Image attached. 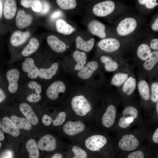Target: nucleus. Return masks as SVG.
<instances>
[{
  "label": "nucleus",
  "mask_w": 158,
  "mask_h": 158,
  "mask_svg": "<svg viewBox=\"0 0 158 158\" xmlns=\"http://www.w3.org/2000/svg\"><path fill=\"white\" fill-rule=\"evenodd\" d=\"M71 108L75 114L80 116H84L92 110V105L83 95L74 96L71 101Z\"/></svg>",
  "instance_id": "f257e3e1"
},
{
  "label": "nucleus",
  "mask_w": 158,
  "mask_h": 158,
  "mask_svg": "<svg viewBox=\"0 0 158 158\" xmlns=\"http://www.w3.org/2000/svg\"><path fill=\"white\" fill-rule=\"evenodd\" d=\"M137 25L136 20L132 17H127L121 20L118 24L116 31L120 36H126L131 34L135 29Z\"/></svg>",
  "instance_id": "f03ea898"
},
{
  "label": "nucleus",
  "mask_w": 158,
  "mask_h": 158,
  "mask_svg": "<svg viewBox=\"0 0 158 158\" xmlns=\"http://www.w3.org/2000/svg\"><path fill=\"white\" fill-rule=\"evenodd\" d=\"M115 8V4L113 1L107 0L96 4L93 8L92 11L95 16L103 17L112 13Z\"/></svg>",
  "instance_id": "7ed1b4c3"
},
{
  "label": "nucleus",
  "mask_w": 158,
  "mask_h": 158,
  "mask_svg": "<svg viewBox=\"0 0 158 158\" xmlns=\"http://www.w3.org/2000/svg\"><path fill=\"white\" fill-rule=\"evenodd\" d=\"M107 142V139L105 136L95 135L88 137L85 141V144L86 148L89 150L98 151L106 144Z\"/></svg>",
  "instance_id": "20e7f679"
},
{
  "label": "nucleus",
  "mask_w": 158,
  "mask_h": 158,
  "mask_svg": "<svg viewBox=\"0 0 158 158\" xmlns=\"http://www.w3.org/2000/svg\"><path fill=\"white\" fill-rule=\"evenodd\" d=\"M66 86L61 80H57L52 83L48 87L46 91L47 97L52 100H56L60 93H64L66 91Z\"/></svg>",
  "instance_id": "39448f33"
},
{
  "label": "nucleus",
  "mask_w": 158,
  "mask_h": 158,
  "mask_svg": "<svg viewBox=\"0 0 158 158\" xmlns=\"http://www.w3.org/2000/svg\"><path fill=\"white\" fill-rule=\"evenodd\" d=\"M139 145L137 138L131 134H126L123 135L118 143L119 147L125 151H130L136 149Z\"/></svg>",
  "instance_id": "423d86ee"
},
{
  "label": "nucleus",
  "mask_w": 158,
  "mask_h": 158,
  "mask_svg": "<svg viewBox=\"0 0 158 158\" xmlns=\"http://www.w3.org/2000/svg\"><path fill=\"white\" fill-rule=\"evenodd\" d=\"M85 128L84 124L80 120L77 121H69L63 126V130L67 135L73 136L83 131Z\"/></svg>",
  "instance_id": "0eeeda50"
},
{
  "label": "nucleus",
  "mask_w": 158,
  "mask_h": 158,
  "mask_svg": "<svg viewBox=\"0 0 158 158\" xmlns=\"http://www.w3.org/2000/svg\"><path fill=\"white\" fill-rule=\"evenodd\" d=\"M98 45L101 50L107 52L111 53L118 49L120 43L117 39L111 37L102 39L99 41Z\"/></svg>",
  "instance_id": "6e6552de"
},
{
  "label": "nucleus",
  "mask_w": 158,
  "mask_h": 158,
  "mask_svg": "<svg viewBox=\"0 0 158 158\" xmlns=\"http://www.w3.org/2000/svg\"><path fill=\"white\" fill-rule=\"evenodd\" d=\"M37 145L39 149L41 150L51 151L56 149V142L53 136L47 134L40 139Z\"/></svg>",
  "instance_id": "1a4fd4ad"
},
{
  "label": "nucleus",
  "mask_w": 158,
  "mask_h": 158,
  "mask_svg": "<svg viewBox=\"0 0 158 158\" xmlns=\"http://www.w3.org/2000/svg\"><path fill=\"white\" fill-rule=\"evenodd\" d=\"M19 75L18 71L15 68L10 69L7 72L6 77L8 82V90L10 92L14 93L17 90Z\"/></svg>",
  "instance_id": "9d476101"
},
{
  "label": "nucleus",
  "mask_w": 158,
  "mask_h": 158,
  "mask_svg": "<svg viewBox=\"0 0 158 158\" xmlns=\"http://www.w3.org/2000/svg\"><path fill=\"white\" fill-rule=\"evenodd\" d=\"M87 27L88 30L92 35L103 39L106 37L105 26L101 22L96 20H92L88 24Z\"/></svg>",
  "instance_id": "9b49d317"
},
{
  "label": "nucleus",
  "mask_w": 158,
  "mask_h": 158,
  "mask_svg": "<svg viewBox=\"0 0 158 158\" xmlns=\"http://www.w3.org/2000/svg\"><path fill=\"white\" fill-rule=\"evenodd\" d=\"M23 71L28 73V76L31 79L36 78L38 76L39 69L35 66L34 60L30 57L26 58L22 63Z\"/></svg>",
  "instance_id": "f8f14e48"
},
{
  "label": "nucleus",
  "mask_w": 158,
  "mask_h": 158,
  "mask_svg": "<svg viewBox=\"0 0 158 158\" xmlns=\"http://www.w3.org/2000/svg\"><path fill=\"white\" fill-rule=\"evenodd\" d=\"M116 109L113 105H109L103 114L102 122L103 126L107 128H109L114 124L116 117Z\"/></svg>",
  "instance_id": "ddd939ff"
},
{
  "label": "nucleus",
  "mask_w": 158,
  "mask_h": 158,
  "mask_svg": "<svg viewBox=\"0 0 158 158\" xmlns=\"http://www.w3.org/2000/svg\"><path fill=\"white\" fill-rule=\"evenodd\" d=\"M20 110L24 116L33 125L38 122V118L31 107L28 104L22 103L19 106Z\"/></svg>",
  "instance_id": "4468645a"
},
{
  "label": "nucleus",
  "mask_w": 158,
  "mask_h": 158,
  "mask_svg": "<svg viewBox=\"0 0 158 158\" xmlns=\"http://www.w3.org/2000/svg\"><path fill=\"white\" fill-rule=\"evenodd\" d=\"M1 124V128L4 132L14 137H18L20 133L19 129L10 118L7 116L4 117L2 120Z\"/></svg>",
  "instance_id": "2eb2a0df"
},
{
  "label": "nucleus",
  "mask_w": 158,
  "mask_h": 158,
  "mask_svg": "<svg viewBox=\"0 0 158 158\" xmlns=\"http://www.w3.org/2000/svg\"><path fill=\"white\" fill-rule=\"evenodd\" d=\"M98 67V63L95 61L88 62L77 73L78 76L83 80L89 79Z\"/></svg>",
  "instance_id": "dca6fc26"
},
{
  "label": "nucleus",
  "mask_w": 158,
  "mask_h": 158,
  "mask_svg": "<svg viewBox=\"0 0 158 158\" xmlns=\"http://www.w3.org/2000/svg\"><path fill=\"white\" fill-rule=\"evenodd\" d=\"M32 20L31 15L26 14L24 11L20 10L18 11L16 16V25L18 28L23 29L29 25Z\"/></svg>",
  "instance_id": "f3484780"
},
{
  "label": "nucleus",
  "mask_w": 158,
  "mask_h": 158,
  "mask_svg": "<svg viewBox=\"0 0 158 158\" xmlns=\"http://www.w3.org/2000/svg\"><path fill=\"white\" fill-rule=\"evenodd\" d=\"M47 40L48 44L52 50L56 52H63L66 49V46L65 43L55 36L51 35L48 36Z\"/></svg>",
  "instance_id": "a211bd4d"
},
{
  "label": "nucleus",
  "mask_w": 158,
  "mask_h": 158,
  "mask_svg": "<svg viewBox=\"0 0 158 158\" xmlns=\"http://www.w3.org/2000/svg\"><path fill=\"white\" fill-rule=\"evenodd\" d=\"M30 33L28 31L22 32L19 30L14 32L10 39V42L13 46H18L24 43L30 37Z\"/></svg>",
  "instance_id": "6ab92c4d"
},
{
  "label": "nucleus",
  "mask_w": 158,
  "mask_h": 158,
  "mask_svg": "<svg viewBox=\"0 0 158 158\" xmlns=\"http://www.w3.org/2000/svg\"><path fill=\"white\" fill-rule=\"evenodd\" d=\"M58 68V63L55 62L53 63L48 68H40L39 69L38 76L42 79H50L56 74Z\"/></svg>",
  "instance_id": "aec40b11"
},
{
  "label": "nucleus",
  "mask_w": 158,
  "mask_h": 158,
  "mask_svg": "<svg viewBox=\"0 0 158 158\" xmlns=\"http://www.w3.org/2000/svg\"><path fill=\"white\" fill-rule=\"evenodd\" d=\"M16 9V4L15 0H6L4 9L5 18L8 19L13 18L15 15Z\"/></svg>",
  "instance_id": "412c9836"
},
{
  "label": "nucleus",
  "mask_w": 158,
  "mask_h": 158,
  "mask_svg": "<svg viewBox=\"0 0 158 158\" xmlns=\"http://www.w3.org/2000/svg\"><path fill=\"white\" fill-rule=\"evenodd\" d=\"M95 42V39L92 38L88 40L84 41L80 36H77L75 39L76 47L85 52H89L92 49Z\"/></svg>",
  "instance_id": "4be33fe9"
},
{
  "label": "nucleus",
  "mask_w": 158,
  "mask_h": 158,
  "mask_svg": "<svg viewBox=\"0 0 158 158\" xmlns=\"http://www.w3.org/2000/svg\"><path fill=\"white\" fill-rule=\"evenodd\" d=\"M73 56L77 63L74 69L76 71H79L85 65L87 60L86 55L84 52L76 50L73 53Z\"/></svg>",
  "instance_id": "5701e85b"
},
{
  "label": "nucleus",
  "mask_w": 158,
  "mask_h": 158,
  "mask_svg": "<svg viewBox=\"0 0 158 158\" xmlns=\"http://www.w3.org/2000/svg\"><path fill=\"white\" fill-rule=\"evenodd\" d=\"M10 118L19 129L29 130L32 128L31 124L26 118L13 115Z\"/></svg>",
  "instance_id": "b1692460"
},
{
  "label": "nucleus",
  "mask_w": 158,
  "mask_h": 158,
  "mask_svg": "<svg viewBox=\"0 0 158 158\" xmlns=\"http://www.w3.org/2000/svg\"><path fill=\"white\" fill-rule=\"evenodd\" d=\"M56 27L58 32L65 35L71 34L74 30L71 25L62 19H59L56 21Z\"/></svg>",
  "instance_id": "393cba45"
},
{
  "label": "nucleus",
  "mask_w": 158,
  "mask_h": 158,
  "mask_svg": "<svg viewBox=\"0 0 158 158\" xmlns=\"http://www.w3.org/2000/svg\"><path fill=\"white\" fill-rule=\"evenodd\" d=\"M101 61L104 64L105 70L107 72H112L116 70L118 67L117 63L113 60L110 56H102L100 58Z\"/></svg>",
  "instance_id": "a878e982"
},
{
  "label": "nucleus",
  "mask_w": 158,
  "mask_h": 158,
  "mask_svg": "<svg viewBox=\"0 0 158 158\" xmlns=\"http://www.w3.org/2000/svg\"><path fill=\"white\" fill-rule=\"evenodd\" d=\"M26 147L29 154V158H39V152L35 140L30 139L27 142Z\"/></svg>",
  "instance_id": "bb28decb"
},
{
  "label": "nucleus",
  "mask_w": 158,
  "mask_h": 158,
  "mask_svg": "<svg viewBox=\"0 0 158 158\" xmlns=\"http://www.w3.org/2000/svg\"><path fill=\"white\" fill-rule=\"evenodd\" d=\"M139 94L143 99L148 101L150 98L149 87L148 83L145 80L140 81L138 85Z\"/></svg>",
  "instance_id": "cd10ccee"
},
{
  "label": "nucleus",
  "mask_w": 158,
  "mask_h": 158,
  "mask_svg": "<svg viewBox=\"0 0 158 158\" xmlns=\"http://www.w3.org/2000/svg\"><path fill=\"white\" fill-rule=\"evenodd\" d=\"M39 46V42L37 39L35 38H32L30 40L28 45L22 51V55L27 56L30 55L38 49Z\"/></svg>",
  "instance_id": "c85d7f7f"
},
{
  "label": "nucleus",
  "mask_w": 158,
  "mask_h": 158,
  "mask_svg": "<svg viewBox=\"0 0 158 158\" xmlns=\"http://www.w3.org/2000/svg\"><path fill=\"white\" fill-rule=\"evenodd\" d=\"M152 52L151 48L148 44L142 43L138 47L137 54L138 58L145 61L148 59Z\"/></svg>",
  "instance_id": "c756f323"
},
{
  "label": "nucleus",
  "mask_w": 158,
  "mask_h": 158,
  "mask_svg": "<svg viewBox=\"0 0 158 158\" xmlns=\"http://www.w3.org/2000/svg\"><path fill=\"white\" fill-rule=\"evenodd\" d=\"M136 85V79L132 77H129L124 83L122 87V91L127 95H130L135 91Z\"/></svg>",
  "instance_id": "7c9ffc66"
},
{
  "label": "nucleus",
  "mask_w": 158,
  "mask_h": 158,
  "mask_svg": "<svg viewBox=\"0 0 158 158\" xmlns=\"http://www.w3.org/2000/svg\"><path fill=\"white\" fill-rule=\"evenodd\" d=\"M157 62L158 51H154L152 52L148 59L145 61L143 64V66L146 70L150 71Z\"/></svg>",
  "instance_id": "2f4dec72"
},
{
  "label": "nucleus",
  "mask_w": 158,
  "mask_h": 158,
  "mask_svg": "<svg viewBox=\"0 0 158 158\" xmlns=\"http://www.w3.org/2000/svg\"><path fill=\"white\" fill-rule=\"evenodd\" d=\"M128 78V75L127 73H118L113 76L111 83L114 86H119L124 83Z\"/></svg>",
  "instance_id": "473e14b6"
},
{
  "label": "nucleus",
  "mask_w": 158,
  "mask_h": 158,
  "mask_svg": "<svg viewBox=\"0 0 158 158\" xmlns=\"http://www.w3.org/2000/svg\"><path fill=\"white\" fill-rule=\"evenodd\" d=\"M57 4L61 8L68 10L74 8L76 6L75 0H57Z\"/></svg>",
  "instance_id": "72a5a7b5"
},
{
  "label": "nucleus",
  "mask_w": 158,
  "mask_h": 158,
  "mask_svg": "<svg viewBox=\"0 0 158 158\" xmlns=\"http://www.w3.org/2000/svg\"><path fill=\"white\" fill-rule=\"evenodd\" d=\"M124 116L126 118L128 117H132L134 119L136 118L138 115V111L134 107L130 106L126 107L123 111Z\"/></svg>",
  "instance_id": "f704fd0d"
},
{
  "label": "nucleus",
  "mask_w": 158,
  "mask_h": 158,
  "mask_svg": "<svg viewBox=\"0 0 158 158\" xmlns=\"http://www.w3.org/2000/svg\"><path fill=\"white\" fill-rule=\"evenodd\" d=\"M74 153V157L77 158H87V154L86 152L80 147L77 146H73L72 149Z\"/></svg>",
  "instance_id": "c9c22d12"
},
{
  "label": "nucleus",
  "mask_w": 158,
  "mask_h": 158,
  "mask_svg": "<svg viewBox=\"0 0 158 158\" xmlns=\"http://www.w3.org/2000/svg\"><path fill=\"white\" fill-rule=\"evenodd\" d=\"M150 98L153 102L158 101V83L157 82H154L151 85Z\"/></svg>",
  "instance_id": "e433bc0d"
},
{
  "label": "nucleus",
  "mask_w": 158,
  "mask_h": 158,
  "mask_svg": "<svg viewBox=\"0 0 158 158\" xmlns=\"http://www.w3.org/2000/svg\"><path fill=\"white\" fill-rule=\"evenodd\" d=\"M66 115L65 112L61 111L57 115L55 119L53 120V124L54 126H58L62 125L65 121Z\"/></svg>",
  "instance_id": "4c0bfd02"
},
{
  "label": "nucleus",
  "mask_w": 158,
  "mask_h": 158,
  "mask_svg": "<svg viewBox=\"0 0 158 158\" xmlns=\"http://www.w3.org/2000/svg\"><path fill=\"white\" fill-rule=\"evenodd\" d=\"M138 2L141 5H145V7L148 9H152L158 5L156 0H139Z\"/></svg>",
  "instance_id": "58836bf2"
},
{
  "label": "nucleus",
  "mask_w": 158,
  "mask_h": 158,
  "mask_svg": "<svg viewBox=\"0 0 158 158\" xmlns=\"http://www.w3.org/2000/svg\"><path fill=\"white\" fill-rule=\"evenodd\" d=\"M28 86L30 89L34 90L35 93L39 94L41 93L42 90V87L36 82L35 81L30 82L28 84Z\"/></svg>",
  "instance_id": "ea45409f"
},
{
  "label": "nucleus",
  "mask_w": 158,
  "mask_h": 158,
  "mask_svg": "<svg viewBox=\"0 0 158 158\" xmlns=\"http://www.w3.org/2000/svg\"><path fill=\"white\" fill-rule=\"evenodd\" d=\"M41 97L40 94L32 92L28 95L26 97L27 100L31 102H35L39 101Z\"/></svg>",
  "instance_id": "a19ab883"
},
{
  "label": "nucleus",
  "mask_w": 158,
  "mask_h": 158,
  "mask_svg": "<svg viewBox=\"0 0 158 158\" xmlns=\"http://www.w3.org/2000/svg\"><path fill=\"white\" fill-rule=\"evenodd\" d=\"M31 7L33 11L40 12L42 8L41 2L38 0H34Z\"/></svg>",
  "instance_id": "79ce46f5"
},
{
  "label": "nucleus",
  "mask_w": 158,
  "mask_h": 158,
  "mask_svg": "<svg viewBox=\"0 0 158 158\" xmlns=\"http://www.w3.org/2000/svg\"><path fill=\"white\" fill-rule=\"evenodd\" d=\"M42 8L40 13L44 14L47 13L49 11L50 6L49 3L45 1H42Z\"/></svg>",
  "instance_id": "37998d69"
},
{
  "label": "nucleus",
  "mask_w": 158,
  "mask_h": 158,
  "mask_svg": "<svg viewBox=\"0 0 158 158\" xmlns=\"http://www.w3.org/2000/svg\"><path fill=\"white\" fill-rule=\"evenodd\" d=\"M127 158H144V154L142 151L138 150L130 153Z\"/></svg>",
  "instance_id": "c03bdc74"
},
{
  "label": "nucleus",
  "mask_w": 158,
  "mask_h": 158,
  "mask_svg": "<svg viewBox=\"0 0 158 158\" xmlns=\"http://www.w3.org/2000/svg\"><path fill=\"white\" fill-rule=\"evenodd\" d=\"M53 120L49 115L44 114L42 118V121L44 125L46 126H49L52 122Z\"/></svg>",
  "instance_id": "a18cd8bd"
},
{
  "label": "nucleus",
  "mask_w": 158,
  "mask_h": 158,
  "mask_svg": "<svg viewBox=\"0 0 158 158\" xmlns=\"http://www.w3.org/2000/svg\"><path fill=\"white\" fill-rule=\"evenodd\" d=\"M131 123H128L126 121V118L124 116L121 117L119 119L118 124L119 126L122 128H126L128 127Z\"/></svg>",
  "instance_id": "49530a36"
},
{
  "label": "nucleus",
  "mask_w": 158,
  "mask_h": 158,
  "mask_svg": "<svg viewBox=\"0 0 158 158\" xmlns=\"http://www.w3.org/2000/svg\"><path fill=\"white\" fill-rule=\"evenodd\" d=\"M150 47L153 50L157 51L158 50V39L154 38L151 41Z\"/></svg>",
  "instance_id": "de8ad7c7"
},
{
  "label": "nucleus",
  "mask_w": 158,
  "mask_h": 158,
  "mask_svg": "<svg viewBox=\"0 0 158 158\" xmlns=\"http://www.w3.org/2000/svg\"><path fill=\"white\" fill-rule=\"evenodd\" d=\"M13 156L12 151L10 150H7L2 153L0 158H13Z\"/></svg>",
  "instance_id": "09e8293b"
},
{
  "label": "nucleus",
  "mask_w": 158,
  "mask_h": 158,
  "mask_svg": "<svg viewBox=\"0 0 158 158\" xmlns=\"http://www.w3.org/2000/svg\"><path fill=\"white\" fill-rule=\"evenodd\" d=\"M34 0H22L20 1L21 5L26 8L31 7Z\"/></svg>",
  "instance_id": "8fccbe9b"
},
{
  "label": "nucleus",
  "mask_w": 158,
  "mask_h": 158,
  "mask_svg": "<svg viewBox=\"0 0 158 158\" xmlns=\"http://www.w3.org/2000/svg\"><path fill=\"white\" fill-rule=\"evenodd\" d=\"M151 28L153 31H158V18L155 19L154 23L152 24Z\"/></svg>",
  "instance_id": "3c124183"
},
{
  "label": "nucleus",
  "mask_w": 158,
  "mask_h": 158,
  "mask_svg": "<svg viewBox=\"0 0 158 158\" xmlns=\"http://www.w3.org/2000/svg\"><path fill=\"white\" fill-rule=\"evenodd\" d=\"M152 139L154 142L158 143V128H157L154 132Z\"/></svg>",
  "instance_id": "603ef678"
},
{
  "label": "nucleus",
  "mask_w": 158,
  "mask_h": 158,
  "mask_svg": "<svg viewBox=\"0 0 158 158\" xmlns=\"http://www.w3.org/2000/svg\"><path fill=\"white\" fill-rule=\"evenodd\" d=\"M6 97V95L3 90L1 88H0V102H3Z\"/></svg>",
  "instance_id": "864d4df0"
},
{
  "label": "nucleus",
  "mask_w": 158,
  "mask_h": 158,
  "mask_svg": "<svg viewBox=\"0 0 158 158\" xmlns=\"http://www.w3.org/2000/svg\"><path fill=\"white\" fill-rule=\"evenodd\" d=\"M61 13L60 11H55L51 16V18L52 19L56 18L59 17L61 15Z\"/></svg>",
  "instance_id": "5fc2aeb1"
},
{
  "label": "nucleus",
  "mask_w": 158,
  "mask_h": 158,
  "mask_svg": "<svg viewBox=\"0 0 158 158\" xmlns=\"http://www.w3.org/2000/svg\"><path fill=\"white\" fill-rule=\"evenodd\" d=\"M51 158H63V157L61 154L56 153L54 154Z\"/></svg>",
  "instance_id": "6e6d98bb"
},
{
  "label": "nucleus",
  "mask_w": 158,
  "mask_h": 158,
  "mask_svg": "<svg viewBox=\"0 0 158 158\" xmlns=\"http://www.w3.org/2000/svg\"><path fill=\"white\" fill-rule=\"evenodd\" d=\"M134 119L132 117H128L126 118V121L128 123H131L133 121Z\"/></svg>",
  "instance_id": "4d7b16f0"
},
{
  "label": "nucleus",
  "mask_w": 158,
  "mask_h": 158,
  "mask_svg": "<svg viewBox=\"0 0 158 158\" xmlns=\"http://www.w3.org/2000/svg\"><path fill=\"white\" fill-rule=\"evenodd\" d=\"M4 138V133L2 131L0 130V140H3Z\"/></svg>",
  "instance_id": "13d9d810"
},
{
  "label": "nucleus",
  "mask_w": 158,
  "mask_h": 158,
  "mask_svg": "<svg viewBox=\"0 0 158 158\" xmlns=\"http://www.w3.org/2000/svg\"><path fill=\"white\" fill-rule=\"evenodd\" d=\"M2 5L0 1V18H1L2 15Z\"/></svg>",
  "instance_id": "bf43d9fd"
},
{
  "label": "nucleus",
  "mask_w": 158,
  "mask_h": 158,
  "mask_svg": "<svg viewBox=\"0 0 158 158\" xmlns=\"http://www.w3.org/2000/svg\"><path fill=\"white\" fill-rule=\"evenodd\" d=\"M156 111L158 115V101L157 102L156 104Z\"/></svg>",
  "instance_id": "052dcab7"
},
{
  "label": "nucleus",
  "mask_w": 158,
  "mask_h": 158,
  "mask_svg": "<svg viewBox=\"0 0 158 158\" xmlns=\"http://www.w3.org/2000/svg\"><path fill=\"white\" fill-rule=\"evenodd\" d=\"M1 126H2L1 123V122H0V128H1Z\"/></svg>",
  "instance_id": "680f3d73"
},
{
  "label": "nucleus",
  "mask_w": 158,
  "mask_h": 158,
  "mask_svg": "<svg viewBox=\"0 0 158 158\" xmlns=\"http://www.w3.org/2000/svg\"><path fill=\"white\" fill-rule=\"evenodd\" d=\"M1 145H2V144L1 143V142H0V147H1Z\"/></svg>",
  "instance_id": "e2e57ef3"
},
{
  "label": "nucleus",
  "mask_w": 158,
  "mask_h": 158,
  "mask_svg": "<svg viewBox=\"0 0 158 158\" xmlns=\"http://www.w3.org/2000/svg\"><path fill=\"white\" fill-rule=\"evenodd\" d=\"M67 47H68H68H69V46H67Z\"/></svg>",
  "instance_id": "0e129e2a"
}]
</instances>
